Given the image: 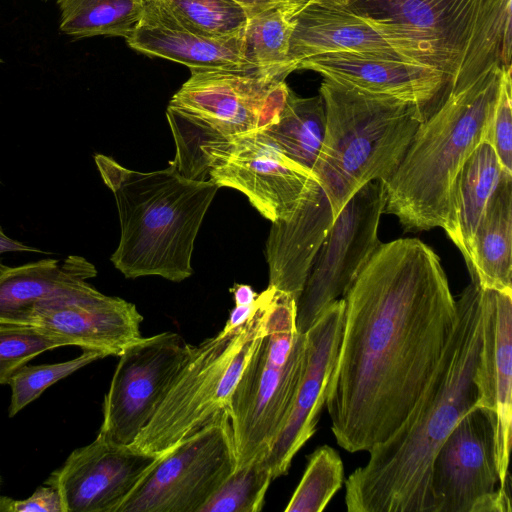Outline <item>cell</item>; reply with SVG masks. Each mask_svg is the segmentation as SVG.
Masks as SVG:
<instances>
[{"label":"cell","mask_w":512,"mask_h":512,"mask_svg":"<svg viewBox=\"0 0 512 512\" xmlns=\"http://www.w3.org/2000/svg\"><path fill=\"white\" fill-rule=\"evenodd\" d=\"M504 173L493 147L483 141L465 160L452 184L443 229L462 253L468 269L475 231Z\"/></svg>","instance_id":"cell-24"},{"label":"cell","mask_w":512,"mask_h":512,"mask_svg":"<svg viewBox=\"0 0 512 512\" xmlns=\"http://www.w3.org/2000/svg\"><path fill=\"white\" fill-rule=\"evenodd\" d=\"M253 308L254 303L251 305H235L223 329L232 330L243 325L250 317Z\"/></svg>","instance_id":"cell-39"},{"label":"cell","mask_w":512,"mask_h":512,"mask_svg":"<svg viewBox=\"0 0 512 512\" xmlns=\"http://www.w3.org/2000/svg\"><path fill=\"white\" fill-rule=\"evenodd\" d=\"M457 321L419 403L397 432L369 450L345 481L349 512H433L432 461L458 421L477 406L482 339L481 287L471 282L456 300Z\"/></svg>","instance_id":"cell-2"},{"label":"cell","mask_w":512,"mask_h":512,"mask_svg":"<svg viewBox=\"0 0 512 512\" xmlns=\"http://www.w3.org/2000/svg\"><path fill=\"white\" fill-rule=\"evenodd\" d=\"M322 97H300L290 91L278 120L264 131L293 161L311 171L325 136Z\"/></svg>","instance_id":"cell-27"},{"label":"cell","mask_w":512,"mask_h":512,"mask_svg":"<svg viewBox=\"0 0 512 512\" xmlns=\"http://www.w3.org/2000/svg\"><path fill=\"white\" fill-rule=\"evenodd\" d=\"M142 320L133 303L107 296L86 282L69 293L37 304L31 325L106 357L120 356L128 345L142 337Z\"/></svg>","instance_id":"cell-16"},{"label":"cell","mask_w":512,"mask_h":512,"mask_svg":"<svg viewBox=\"0 0 512 512\" xmlns=\"http://www.w3.org/2000/svg\"><path fill=\"white\" fill-rule=\"evenodd\" d=\"M247 11L248 17L277 3L274 0H235Z\"/></svg>","instance_id":"cell-42"},{"label":"cell","mask_w":512,"mask_h":512,"mask_svg":"<svg viewBox=\"0 0 512 512\" xmlns=\"http://www.w3.org/2000/svg\"><path fill=\"white\" fill-rule=\"evenodd\" d=\"M11 252L49 254V252H44L41 249L29 246L21 241L9 237L0 225V271L4 270L7 267L4 265L2 261V255Z\"/></svg>","instance_id":"cell-38"},{"label":"cell","mask_w":512,"mask_h":512,"mask_svg":"<svg viewBox=\"0 0 512 512\" xmlns=\"http://www.w3.org/2000/svg\"><path fill=\"white\" fill-rule=\"evenodd\" d=\"M294 22L289 49V61L294 71L306 58L334 52L368 54L413 63L381 28L344 6L310 4L294 15Z\"/></svg>","instance_id":"cell-21"},{"label":"cell","mask_w":512,"mask_h":512,"mask_svg":"<svg viewBox=\"0 0 512 512\" xmlns=\"http://www.w3.org/2000/svg\"><path fill=\"white\" fill-rule=\"evenodd\" d=\"M11 512H64L57 489L44 483L25 500H11Z\"/></svg>","instance_id":"cell-36"},{"label":"cell","mask_w":512,"mask_h":512,"mask_svg":"<svg viewBox=\"0 0 512 512\" xmlns=\"http://www.w3.org/2000/svg\"><path fill=\"white\" fill-rule=\"evenodd\" d=\"M277 3L287 4L299 10L310 4L344 6L347 0H274Z\"/></svg>","instance_id":"cell-41"},{"label":"cell","mask_w":512,"mask_h":512,"mask_svg":"<svg viewBox=\"0 0 512 512\" xmlns=\"http://www.w3.org/2000/svg\"><path fill=\"white\" fill-rule=\"evenodd\" d=\"M160 455L97 435L75 449L44 483L57 489L64 512H118Z\"/></svg>","instance_id":"cell-15"},{"label":"cell","mask_w":512,"mask_h":512,"mask_svg":"<svg viewBox=\"0 0 512 512\" xmlns=\"http://www.w3.org/2000/svg\"><path fill=\"white\" fill-rule=\"evenodd\" d=\"M481 316L477 406L494 415L500 487L505 488L512 440V293L481 288Z\"/></svg>","instance_id":"cell-18"},{"label":"cell","mask_w":512,"mask_h":512,"mask_svg":"<svg viewBox=\"0 0 512 512\" xmlns=\"http://www.w3.org/2000/svg\"><path fill=\"white\" fill-rule=\"evenodd\" d=\"M0 63H3V60L0 58Z\"/></svg>","instance_id":"cell-44"},{"label":"cell","mask_w":512,"mask_h":512,"mask_svg":"<svg viewBox=\"0 0 512 512\" xmlns=\"http://www.w3.org/2000/svg\"><path fill=\"white\" fill-rule=\"evenodd\" d=\"M62 346L76 345L38 326L0 322V384H8L13 374L37 355Z\"/></svg>","instance_id":"cell-33"},{"label":"cell","mask_w":512,"mask_h":512,"mask_svg":"<svg viewBox=\"0 0 512 512\" xmlns=\"http://www.w3.org/2000/svg\"><path fill=\"white\" fill-rule=\"evenodd\" d=\"M169 106L226 136L266 130L279 118L291 91L285 76L261 69H190Z\"/></svg>","instance_id":"cell-12"},{"label":"cell","mask_w":512,"mask_h":512,"mask_svg":"<svg viewBox=\"0 0 512 512\" xmlns=\"http://www.w3.org/2000/svg\"><path fill=\"white\" fill-rule=\"evenodd\" d=\"M166 116L171 128L176 155L170 164L191 180H208L212 154L233 136H226L204 121L168 105Z\"/></svg>","instance_id":"cell-30"},{"label":"cell","mask_w":512,"mask_h":512,"mask_svg":"<svg viewBox=\"0 0 512 512\" xmlns=\"http://www.w3.org/2000/svg\"><path fill=\"white\" fill-rule=\"evenodd\" d=\"M263 331L233 391L229 418L237 467L267 457L291 412L304 373L306 335L296 327V300L266 289Z\"/></svg>","instance_id":"cell-7"},{"label":"cell","mask_w":512,"mask_h":512,"mask_svg":"<svg viewBox=\"0 0 512 512\" xmlns=\"http://www.w3.org/2000/svg\"><path fill=\"white\" fill-rule=\"evenodd\" d=\"M342 298L325 404L338 445L368 452L419 403L454 332L456 299L439 256L417 238L381 243Z\"/></svg>","instance_id":"cell-1"},{"label":"cell","mask_w":512,"mask_h":512,"mask_svg":"<svg viewBox=\"0 0 512 512\" xmlns=\"http://www.w3.org/2000/svg\"><path fill=\"white\" fill-rule=\"evenodd\" d=\"M471 282L512 293V175L504 173L474 234Z\"/></svg>","instance_id":"cell-25"},{"label":"cell","mask_w":512,"mask_h":512,"mask_svg":"<svg viewBox=\"0 0 512 512\" xmlns=\"http://www.w3.org/2000/svg\"><path fill=\"white\" fill-rule=\"evenodd\" d=\"M509 486L499 487L494 492L477 501L471 512H511Z\"/></svg>","instance_id":"cell-37"},{"label":"cell","mask_w":512,"mask_h":512,"mask_svg":"<svg viewBox=\"0 0 512 512\" xmlns=\"http://www.w3.org/2000/svg\"><path fill=\"white\" fill-rule=\"evenodd\" d=\"M344 7L390 27L415 63L445 75L448 94L496 66L511 67L512 0H347Z\"/></svg>","instance_id":"cell-4"},{"label":"cell","mask_w":512,"mask_h":512,"mask_svg":"<svg viewBox=\"0 0 512 512\" xmlns=\"http://www.w3.org/2000/svg\"><path fill=\"white\" fill-rule=\"evenodd\" d=\"M307 69L339 83L421 107L429 116L432 104L448 94L444 74L425 65L368 54L334 52L300 61L296 70Z\"/></svg>","instance_id":"cell-19"},{"label":"cell","mask_w":512,"mask_h":512,"mask_svg":"<svg viewBox=\"0 0 512 512\" xmlns=\"http://www.w3.org/2000/svg\"><path fill=\"white\" fill-rule=\"evenodd\" d=\"M274 480L266 457L237 467L199 512H259Z\"/></svg>","instance_id":"cell-32"},{"label":"cell","mask_w":512,"mask_h":512,"mask_svg":"<svg viewBox=\"0 0 512 512\" xmlns=\"http://www.w3.org/2000/svg\"><path fill=\"white\" fill-rule=\"evenodd\" d=\"M500 74L496 66L469 88L448 94L419 125L385 183L384 211L396 216L404 231L444 228L457 173L473 150L488 141Z\"/></svg>","instance_id":"cell-5"},{"label":"cell","mask_w":512,"mask_h":512,"mask_svg":"<svg viewBox=\"0 0 512 512\" xmlns=\"http://www.w3.org/2000/svg\"><path fill=\"white\" fill-rule=\"evenodd\" d=\"M344 312V299L333 301L305 333L304 373L287 422L266 457L273 479L287 474L296 453L316 431L341 343Z\"/></svg>","instance_id":"cell-17"},{"label":"cell","mask_w":512,"mask_h":512,"mask_svg":"<svg viewBox=\"0 0 512 512\" xmlns=\"http://www.w3.org/2000/svg\"><path fill=\"white\" fill-rule=\"evenodd\" d=\"M334 220L329 200L317 182L289 218L272 222L265 249L268 286L291 294L297 303Z\"/></svg>","instance_id":"cell-20"},{"label":"cell","mask_w":512,"mask_h":512,"mask_svg":"<svg viewBox=\"0 0 512 512\" xmlns=\"http://www.w3.org/2000/svg\"><path fill=\"white\" fill-rule=\"evenodd\" d=\"M1 482H2V480H1V476H0V486H1Z\"/></svg>","instance_id":"cell-43"},{"label":"cell","mask_w":512,"mask_h":512,"mask_svg":"<svg viewBox=\"0 0 512 512\" xmlns=\"http://www.w3.org/2000/svg\"><path fill=\"white\" fill-rule=\"evenodd\" d=\"M61 32L75 39L131 36L141 19V0H57Z\"/></svg>","instance_id":"cell-29"},{"label":"cell","mask_w":512,"mask_h":512,"mask_svg":"<svg viewBox=\"0 0 512 512\" xmlns=\"http://www.w3.org/2000/svg\"><path fill=\"white\" fill-rule=\"evenodd\" d=\"M298 8L274 4L248 17L244 28V59L250 69L287 77L294 71L289 49Z\"/></svg>","instance_id":"cell-28"},{"label":"cell","mask_w":512,"mask_h":512,"mask_svg":"<svg viewBox=\"0 0 512 512\" xmlns=\"http://www.w3.org/2000/svg\"><path fill=\"white\" fill-rule=\"evenodd\" d=\"M494 425L493 413L475 406L451 430L432 461L433 512H471L500 487Z\"/></svg>","instance_id":"cell-14"},{"label":"cell","mask_w":512,"mask_h":512,"mask_svg":"<svg viewBox=\"0 0 512 512\" xmlns=\"http://www.w3.org/2000/svg\"><path fill=\"white\" fill-rule=\"evenodd\" d=\"M233 293L235 305H251L257 297V293L247 284H234L230 289Z\"/></svg>","instance_id":"cell-40"},{"label":"cell","mask_w":512,"mask_h":512,"mask_svg":"<svg viewBox=\"0 0 512 512\" xmlns=\"http://www.w3.org/2000/svg\"><path fill=\"white\" fill-rule=\"evenodd\" d=\"M193 346L170 331L128 345L104 397L98 435L115 444H132L154 416Z\"/></svg>","instance_id":"cell-11"},{"label":"cell","mask_w":512,"mask_h":512,"mask_svg":"<svg viewBox=\"0 0 512 512\" xmlns=\"http://www.w3.org/2000/svg\"><path fill=\"white\" fill-rule=\"evenodd\" d=\"M97 275L95 266L79 255L62 262L41 259L0 271V322L31 325L40 302L69 293Z\"/></svg>","instance_id":"cell-22"},{"label":"cell","mask_w":512,"mask_h":512,"mask_svg":"<svg viewBox=\"0 0 512 512\" xmlns=\"http://www.w3.org/2000/svg\"><path fill=\"white\" fill-rule=\"evenodd\" d=\"M512 80L511 67L501 66L497 101L491 119L488 142L503 171L512 175Z\"/></svg>","instance_id":"cell-35"},{"label":"cell","mask_w":512,"mask_h":512,"mask_svg":"<svg viewBox=\"0 0 512 512\" xmlns=\"http://www.w3.org/2000/svg\"><path fill=\"white\" fill-rule=\"evenodd\" d=\"M126 42L149 57L167 59L189 69H250L244 59V30L225 37L139 23Z\"/></svg>","instance_id":"cell-23"},{"label":"cell","mask_w":512,"mask_h":512,"mask_svg":"<svg viewBox=\"0 0 512 512\" xmlns=\"http://www.w3.org/2000/svg\"><path fill=\"white\" fill-rule=\"evenodd\" d=\"M323 144L312 170L333 215L370 181L387 182L428 116L418 105L324 78Z\"/></svg>","instance_id":"cell-6"},{"label":"cell","mask_w":512,"mask_h":512,"mask_svg":"<svg viewBox=\"0 0 512 512\" xmlns=\"http://www.w3.org/2000/svg\"><path fill=\"white\" fill-rule=\"evenodd\" d=\"M236 465L226 412L161 454L118 512H199Z\"/></svg>","instance_id":"cell-9"},{"label":"cell","mask_w":512,"mask_h":512,"mask_svg":"<svg viewBox=\"0 0 512 512\" xmlns=\"http://www.w3.org/2000/svg\"><path fill=\"white\" fill-rule=\"evenodd\" d=\"M101 358L104 356L99 352L83 350L80 356L65 362L24 365L13 374L8 383L12 392L8 416H15L57 381Z\"/></svg>","instance_id":"cell-34"},{"label":"cell","mask_w":512,"mask_h":512,"mask_svg":"<svg viewBox=\"0 0 512 512\" xmlns=\"http://www.w3.org/2000/svg\"><path fill=\"white\" fill-rule=\"evenodd\" d=\"M94 160L118 209L120 241L110 257L115 268L132 279L190 277L194 242L218 185L188 179L173 164L138 172L102 154Z\"/></svg>","instance_id":"cell-3"},{"label":"cell","mask_w":512,"mask_h":512,"mask_svg":"<svg viewBox=\"0 0 512 512\" xmlns=\"http://www.w3.org/2000/svg\"><path fill=\"white\" fill-rule=\"evenodd\" d=\"M141 4L139 23L206 36L239 34L248 20L246 9L235 0H141Z\"/></svg>","instance_id":"cell-26"},{"label":"cell","mask_w":512,"mask_h":512,"mask_svg":"<svg viewBox=\"0 0 512 512\" xmlns=\"http://www.w3.org/2000/svg\"><path fill=\"white\" fill-rule=\"evenodd\" d=\"M385 202V182L370 181L336 216L296 303L300 333L305 334L330 303L345 295L381 244L378 226Z\"/></svg>","instance_id":"cell-10"},{"label":"cell","mask_w":512,"mask_h":512,"mask_svg":"<svg viewBox=\"0 0 512 512\" xmlns=\"http://www.w3.org/2000/svg\"><path fill=\"white\" fill-rule=\"evenodd\" d=\"M267 295H257L248 320L193 346L162 403L132 447L158 455L228 412L233 391L263 331Z\"/></svg>","instance_id":"cell-8"},{"label":"cell","mask_w":512,"mask_h":512,"mask_svg":"<svg viewBox=\"0 0 512 512\" xmlns=\"http://www.w3.org/2000/svg\"><path fill=\"white\" fill-rule=\"evenodd\" d=\"M344 467L339 453L328 445L308 457L304 474L285 512H321L341 488Z\"/></svg>","instance_id":"cell-31"},{"label":"cell","mask_w":512,"mask_h":512,"mask_svg":"<svg viewBox=\"0 0 512 512\" xmlns=\"http://www.w3.org/2000/svg\"><path fill=\"white\" fill-rule=\"evenodd\" d=\"M209 179L243 193L271 222L289 218L317 183L262 130L233 136L213 152Z\"/></svg>","instance_id":"cell-13"}]
</instances>
